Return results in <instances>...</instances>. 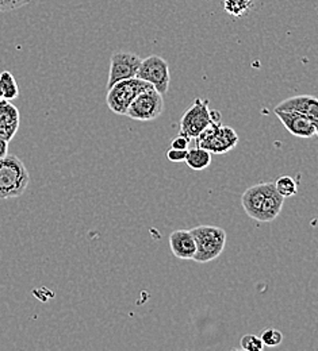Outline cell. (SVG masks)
<instances>
[{"mask_svg":"<svg viewBox=\"0 0 318 351\" xmlns=\"http://www.w3.org/2000/svg\"><path fill=\"white\" fill-rule=\"evenodd\" d=\"M241 204L249 218L262 223H270L279 217L284 204V197L277 193L271 181L260 182L242 193Z\"/></svg>","mask_w":318,"mask_h":351,"instance_id":"1","label":"cell"},{"mask_svg":"<svg viewBox=\"0 0 318 351\" xmlns=\"http://www.w3.org/2000/svg\"><path fill=\"white\" fill-rule=\"evenodd\" d=\"M30 175L22 160L14 154L0 158V200L19 197L25 193Z\"/></svg>","mask_w":318,"mask_h":351,"instance_id":"2","label":"cell"},{"mask_svg":"<svg viewBox=\"0 0 318 351\" xmlns=\"http://www.w3.org/2000/svg\"><path fill=\"white\" fill-rule=\"evenodd\" d=\"M196 252L192 260L198 263H207L218 258L227 245V231L216 226H198L190 230Z\"/></svg>","mask_w":318,"mask_h":351,"instance_id":"3","label":"cell"},{"mask_svg":"<svg viewBox=\"0 0 318 351\" xmlns=\"http://www.w3.org/2000/svg\"><path fill=\"white\" fill-rule=\"evenodd\" d=\"M195 146L202 147L212 154H227L238 143V135L234 129L221 122L210 123L195 138Z\"/></svg>","mask_w":318,"mask_h":351,"instance_id":"4","label":"cell"},{"mask_svg":"<svg viewBox=\"0 0 318 351\" xmlns=\"http://www.w3.org/2000/svg\"><path fill=\"white\" fill-rule=\"evenodd\" d=\"M152 88V86L138 77L128 79L115 83L107 89L106 103L109 108L117 115H126V111L132 101L141 92Z\"/></svg>","mask_w":318,"mask_h":351,"instance_id":"5","label":"cell"},{"mask_svg":"<svg viewBox=\"0 0 318 351\" xmlns=\"http://www.w3.org/2000/svg\"><path fill=\"white\" fill-rule=\"evenodd\" d=\"M164 111V99L155 88H149L139 95L129 106L126 115L130 119L139 122H149L157 119Z\"/></svg>","mask_w":318,"mask_h":351,"instance_id":"6","label":"cell"},{"mask_svg":"<svg viewBox=\"0 0 318 351\" xmlns=\"http://www.w3.org/2000/svg\"><path fill=\"white\" fill-rule=\"evenodd\" d=\"M136 77L149 83L161 95L168 92L171 83L170 66L167 61L160 56H149L148 58L142 60Z\"/></svg>","mask_w":318,"mask_h":351,"instance_id":"7","label":"cell"},{"mask_svg":"<svg viewBox=\"0 0 318 351\" xmlns=\"http://www.w3.org/2000/svg\"><path fill=\"white\" fill-rule=\"evenodd\" d=\"M210 123L212 119V110L209 107V100L206 99H195L194 104L184 111L181 119V132L188 139L195 138L203 132Z\"/></svg>","mask_w":318,"mask_h":351,"instance_id":"8","label":"cell"},{"mask_svg":"<svg viewBox=\"0 0 318 351\" xmlns=\"http://www.w3.org/2000/svg\"><path fill=\"white\" fill-rule=\"evenodd\" d=\"M142 58L135 53L117 51L111 56L107 89L118 82L136 77Z\"/></svg>","mask_w":318,"mask_h":351,"instance_id":"9","label":"cell"},{"mask_svg":"<svg viewBox=\"0 0 318 351\" xmlns=\"http://www.w3.org/2000/svg\"><path fill=\"white\" fill-rule=\"evenodd\" d=\"M275 111L277 119L283 123L286 130L291 132L298 138H313L318 130V123L313 122L310 118L298 114V112H287V111Z\"/></svg>","mask_w":318,"mask_h":351,"instance_id":"10","label":"cell"},{"mask_svg":"<svg viewBox=\"0 0 318 351\" xmlns=\"http://www.w3.org/2000/svg\"><path fill=\"white\" fill-rule=\"evenodd\" d=\"M276 111H287V112H298L313 122L318 123V100L316 96L312 95H298L288 97L280 101L276 107Z\"/></svg>","mask_w":318,"mask_h":351,"instance_id":"11","label":"cell"},{"mask_svg":"<svg viewBox=\"0 0 318 351\" xmlns=\"http://www.w3.org/2000/svg\"><path fill=\"white\" fill-rule=\"evenodd\" d=\"M21 115L19 110L11 103V100H0V138L11 141L19 129Z\"/></svg>","mask_w":318,"mask_h":351,"instance_id":"12","label":"cell"},{"mask_svg":"<svg viewBox=\"0 0 318 351\" xmlns=\"http://www.w3.org/2000/svg\"><path fill=\"white\" fill-rule=\"evenodd\" d=\"M170 247L179 260H192L196 246L190 230H177L170 235Z\"/></svg>","mask_w":318,"mask_h":351,"instance_id":"13","label":"cell"},{"mask_svg":"<svg viewBox=\"0 0 318 351\" xmlns=\"http://www.w3.org/2000/svg\"><path fill=\"white\" fill-rule=\"evenodd\" d=\"M184 161L188 165V168L194 171H203L212 164V153L202 147L195 146V147L187 149Z\"/></svg>","mask_w":318,"mask_h":351,"instance_id":"14","label":"cell"},{"mask_svg":"<svg viewBox=\"0 0 318 351\" xmlns=\"http://www.w3.org/2000/svg\"><path fill=\"white\" fill-rule=\"evenodd\" d=\"M0 95L5 100H14L19 96V87L11 72L3 71L0 73Z\"/></svg>","mask_w":318,"mask_h":351,"instance_id":"15","label":"cell"},{"mask_svg":"<svg viewBox=\"0 0 318 351\" xmlns=\"http://www.w3.org/2000/svg\"><path fill=\"white\" fill-rule=\"evenodd\" d=\"M275 189L277 191V193L280 196L286 197H293L298 193V185L295 182V180L290 176H280L276 178V181L273 182Z\"/></svg>","mask_w":318,"mask_h":351,"instance_id":"16","label":"cell"},{"mask_svg":"<svg viewBox=\"0 0 318 351\" xmlns=\"http://www.w3.org/2000/svg\"><path fill=\"white\" fill-rule=\"evenodd\" d=\"M255 4V0H224V8L234 18L244 16Z\"/></svg>","mask_w":318,"mask_h":351,"instance_id":"17","label":"cell"},{"mask_svg":"<svg viewBox=\"0 0 318 351\" xmlns=\"http://www.w3.org/2000/svg\"><path fill=\"white\" fill-rule=\"evenodd\" d=\"M260 339H262L264 346H267V348H276V346H279L282 343L283 335L276 328H267V330L263 331Z\"/></svg>","mask_w":318,"mask_h":351,"instance_id":"18","label":"cell"},{"mask_svg":"<svg viewBox=\"0 0 318 351\" xmlns=\"http://www.w3.org/2000/svg\"><path fill=\"white\" fill-rule=\"evenodd\" d=\"M241 343V349L247 351H260L263 350L264 345L260 339V337H256V335H252V334H248V335H244L240 341Z\"/></svg>","mask_w":318,"mask_h":351,"instance_id":"19","label":"cell"},{"mask_svg":"<svg viewBox=\"0 0 318 351\" xmlns=\"http://www.w3.org/2000/svg\"><path fill=\"white\" fill-rule=\"evenodd\" d=\"M32 0H0V12H8L18 10L26 4H29Z\"/></svg>","mask_w":318,"mask_h":351,"instance_id":"20","label":"cell"},{"mask_svg":"<svg viewBox=\"0 0 318 351\" xmlns=\"http://www.w3.org/2000/svg\"><path fill=\"white\" fill-rule=\"evenodd\" d=\"M185 154H187V150H178L171 147L166 156H167V160L171 162H183L185 160Z\"/></svg>","mask_w":318,"mask_h":351,"instance_id":"21","label":"cell"},{"mask_svg":"<svg viewBox=\"0 0 318 351\" xmlns=\"http://www.w3.org/2000/svg\"><path fill=\"white\" fill-rule=\"evenodd\" d=\"M190 145V139L187 136H184L182 134H179L171 143L172 149H178V150H187Z\"/></svg>","mask_w":318,"mask_h":351,"instance_id":"22","label":"cell"},{"mask_svg":"<svg viewBox=\"0 0 318 351\" xmlns=\"http://www.w3.org/2000/svg\"><path fill=\"white\" fill-rule=\"evenodd\" d=\"M8 154V141L0 138V158L5 157Z\"/></svg>","mask_w":318,"mask_h":351,"instance_id":"23","label":"cell"},{"mask_svg":"<svg viewBox=\"0 0 318 351\" xmlns=\"http://www.w3.org/2000/svg\"><path fill=\"white\" fill-rule=\"evenodd\" d=\"M1 99H3V97H1V95H0V100H1Z\"/></svg>","mask_w":318,"mask_h":351,"instance_id":"24","label":"cell"}]
</instances>
